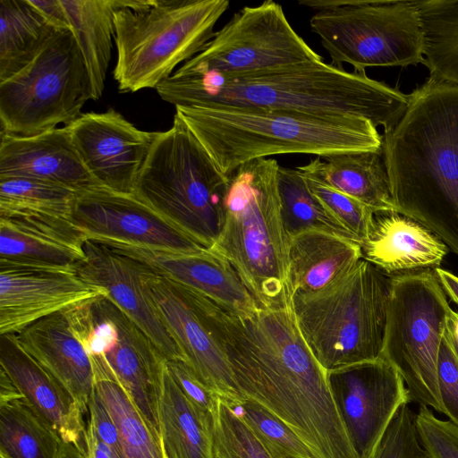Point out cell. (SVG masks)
<instances>
[{"instance_id": "1", "label": "cell", "mask_w": 458, "mask_h": 458, "mask_svg": "<svg viewBox=\"0 0 458 458\" xmlns=\"http://www.w3.org/2000/svg\"><path fill=\"white\" fill-rule=\"evenodd\" d=\"M193 300L245 398L281 419L315 458H359L335 404L327 371L299 328L293 300L248 316L226 310L197 292Z\"/></svg>"}, {"instance_id": "2", "label": "cell", "mask_w": 458, "mask_h": 458, "mask_svg": "<svg viewBox=\"0 0 458 458\" xmlns=\"http://www.w3.org/2000/svg\"><path fill=\"white\" fill-rule=\"evenodd\" d=\"M176 106H239L316 116H358L384 131L403 116L409 95L366 72L322 60L241 73L186 74L177 70L156 88Z\"/></svg>"}, {"instance_id": "3", "label": "cell", "mask_w": 458, "mask_h": 458, "mask_svg": "<svg viewBox=\"0 0 458 458\" xmlns=\"http://www.w3.org/2000/svg\"><path fill=\"white\" fill-rule=\"evenodd\" d=\"M395 211L458 256V85L431 76L382 136Z\"/></svg>"}, {"instance_id": "4", "label": "cell", "mask_w": 458, "mask_h": 458, "mask_svg": "<svg viewBox=\"0 0 458 458\" xmlns=\"http://www.w3.org/2000/svg\"><path fill=\"white\" fill-rule=\"evenodd\" d=\"M175 114L227 177L249 161L275 155L327 157L382 148V136L364 117L223 106H176Z\"/></svg>"}, {"instance_id": "5", "label": "cell", "mask_w": 458, "mask_h": 458, "mask_svg": "<svg viewBox=\"0 0 458 458\" xmlns=\"http://www.w3.org/2000/svg\"><path fill=\"white\" fill-rule=\"evenodd\" d=\"M278 162L258 158L230 176L224 201V225L208 249L227 259L260 308L293 300L289 238L277 187Z\"/></svg>"}, {"instance_id": "6", "label": "cell", "mask_w": 458, "mask_h": 458, "mask_svg": "<svg viewBox=\"0 0 458 458\" xmlns=\"http://www.w3.org/2000/svg\"><path fill=\"white\" fill-rule=\"evenodd\" d=\"M228 0H121L114 14L120 92L156 89L215 35Z\"/></svg>"}, {"instance_id": "7", "label": "cell", "mask_w": 458, "mask_h": 458, "mask_svg": "<svg viewBox=\"0 0 458 458\" xmlns=\"http://www.w3.org/2000/svg\"><path fill=\"white\" fill-rule=\"evenodd\" d=\"M229 177L176 114L157 131L133 195L201 246L210 249L224 225Z\"/></svg>"}, {"instance_id": "8", "label": "cell", "mask_w": 458, "mask_h": 458, "mask_svg": "<svg viewBox=\"0 0 458 458\" xmlns=\"http://www.w3.org/2000/svg\"><path fill=\"white\" fill-rule=\"evenodd\" d=\"M389 299V276L361 259L324 289L295 293L299 328L327 372L381 354Z\"/></svg>"}, {"instance_id": "9", "label": "cell", "mask_w": 458, "mask_h": 458, "mask_svg": "<svg viewBox=\"0 0 458 458\" xmlns=\"http://www.w3.org/2000/svg\"><path fill=\"white\" fill-rule=\"evenodd\" d=\"M316 9L310 25L335 66L355 72L423 62L424 38L416 1L301 0Z\"/></svg>"}, {"instance_id": "10", "label": "cell", "mask_w": 458, "mask_h": 458, "mask_svg": "<svg viewBox=\"0 0 458 458\" xmlns=\"http://www.w3.org/2000/svg\"><path fill=\"white\" fill-rule=\"evenodd\" d=\"M452 308L434 269L389 276L386 324L380 356L403 377L411 401L445 414L438 356Z\"/></svg>"}, {"instance_id": "11", "label": "cell", "mask_w": 458, "mask_h": 458, "mask_svg": "<svg viewBox=\"0 0 458 458\" xmlns=\"http://www.w3.org/2000/svg\"><path fill=\"white\" fill-rule=\"evenodd\" d=\"M93 99L89 74L70 30L56 31L35 59L0 81L1 132L29 137L68 125Z\"/></svg>"}, {"instance_id": "12", "label": "cell", "mask_w": 458, "mask_h": 458, "mask_svg": "<svg viewBox=\"0 0 458 458\" xmlns=\"http://www.w3.org/2000/svg\"><path fill=\"white\" fill-rule=\"evenodd\" d=\"M316 60L322 57L293 30L282 5L267 0L236 12L202 51L177 71L241 73Z\"/></svg>"}, {"instance_id": "13", "label": "cell", "mask_w": 458, "mask_h": 458, "mask_svg": "<svg viewBox=\"0 0 458 458\" xmlns=\"http://www.w3.org/2000/svg\"><path fill=\"white\" fill-rule=\"evenodd\" d=\"M89 357L116 377L153 434L162 441L159 397L165 358L148 336L109 298L91 302Z\"/></svg>"}, {"instance_id": "14", "label": "cell", "mask_w": 458, "mask_h": 458, "mask_svg": "<svg viewBox=\"0 0 458 458\" xmlns=\"http://www.w3.org/2000/svg\"><path fill=\"white\" fill-rule=\"evenodd\" d=\"M328 386L359 458H373L388 427L411 397L397 369L379 356L327 372Z\"/></svg>"}, {"instance_id": "15", "label": "cell", "mask_w": 458, "mask_h": 458, "mask_svg": "<svg viewBox=\"0 0 458 458\" xmlns=\"http://www.w3.org/2000/svg\"><path fill=\"white\" fill-rule=\"evenodd\" d=\"M70 221L85 240L193 253L204 250L133 194L98 186L75 194Z\"/></svg>"}, {"instance_id": "16", "label": "cell", "mask_w": 458, "mask_h": 458, "mask_svg": "<svg viewBox=\"0 0 458 458\" xmlns=\"http://www.w3.org/2000/svg\"><path fill=\"white\" fill-rule=\"evenodd\" d=\"M147 266V265H146ZM146 289L184 360L232 408L246 399L238 390L227 359L195 305L189 289L147 266Z\"/></svg>"}, {"instance_id": "17", "label": "cell", "mask_w": 458, "mask_h": 458, "mask_svg": "<svg viewBox=\"0 0 458 458\" xmlns=\"http://www.w3.org/2000/svg\"><path fill=\"white\" fill-rule=\"evenodd\" d=\"M93 300L48 315L13 334L17 344L68 390L84 414L94 388L88 347Z\"/></svg>"}, {"instance_id": "18", "label": "cell", "mask_w": 458, "mask_h": 458, "mask_svg": "<svg viewBox=\"0 0 458 458\" xmlns=\"http://www.w3.org/2000/svg\"><path fill=\"white\" fill-rule=\"evenodd\" d=\"M67 126L81 160L97 182L133 194L157 132L136 128L113 108L81 114Z\"/></svg>"}, {"instance_id": "19", "label": "cell", "mask_w": 458, "mask_h": 458, "mask_svg": "<svg viewBox=\"0 0 458 458\" xmlns=\"http://www.w3.org/2000/svg\"><path fill=\"white\" fill-rule=\"evenodd\" d=\"M106 296L83 280L75 267L0 260V335L16 334L70 306Z\"/></svg>"}, {"instance_id": "20", "label": "cell", "mask_w": 458, "mask_h": 458, "mask_svg": "<svg viewBox=\"0 0 458 458\" xmlns=\"http://www.w3.org/2000/svg\"><path fill=\"white\" fill-rule=\"evenodd\" d=\"M85 259L75 266L87 283L109 298L154 343L165 360L183 359L144 284L147 266L94 241L85 240Z\"/></svg>"}, {"instance_id": "21", "label": "cell", "mask_w": 458, "mask_h": 458, "mask_svg": "<svg viewBox=\"0 0 458 458\" xmlns=\"http://www.w3.org/2000/svg\"><path fill=\"white\" fill-rule=\"evenodd\" d=\"M105 245L133 258L172 281L197 291L236 315H251L260 309L231 263L208 249L185 253L122 243Z\"/></svg>"}, {"instance_id": "22", "label": "cell", "mask_w": 458, "mask_h": 458, "mask_svg": "<svg viewBox=\"0 0 458 458\" xmlns=\"http://www.w3.org/2000/svg\"><path fill=\"white\" fill-rule=\"evenodd\" d=\"M0 369L62 441L85 454L84 413L68 390L17 344L13 334L0 335Z\"/></svg>"}, {"instance_id": "23", "label": "cell", "mask_w": 458, "mask_h": 458, "mask_svg": "<svg viewBox=\"0 0 458 458\" xmlns=\"http://www.w3.org/2000/svg\"><path fill=\"white\" fill-rule=\"evenodd\" d=\"M0 136V177L40 179L76 192L100 186L81 160L67 125L29 137Z\"/></svg>"}, {"instance_id": "24", "label": "cell", "mask_w": 458, "mask_h": 458, "mask_svg": "<svg viewBox=\"0 0 458 458\" xmlns=\"http://www.w3.org/2000/svg\"><path fill=\"white\" fill-rule=\"evenodd\" d=\"M85 239L69 218L45 215L0 216V260L72 267L85 259Z\"/></svg>"}, {"instance_id": "25", "label": "cell", "mask_w": 458, "mask_h": 458, "mask_svg": "<svg viewBox=\"0 0 458 458\" xmlns=\"http://www.w3.org/2000/svg\"><path fill=\"white\" fill-rule=\"evenodd\" d=\"M362 259L387 276L440 267L447 246L418 222L397 212L375 213Z\"/></svg>"}, {"instance_id": "26", "label": "cell", "mask_w": 458, "mask_h": 458, "mask_svg": "<svg viewBox=\"0 0 458 458\" xmlns=\"http://www.w3.org/2000/svg\"><path fill=\"white\" fill-rule=\"evenodd\" d=\"M362 259L360 244L324 231L289 238V277L295 293L318 292L349 272Z\"/></svg>"}, {"instance_id": "27", "label": "cell", "mask_w": 458, "mask_h": 458, "mask_svg": "<svg viewBox=\"0 0 458 458\" xmlns=\"http://www.w3.org/2000/svg\"><path fill=\"white\" fill-rule=\"evenodd\" d=\"M317 157L296 167L370 208L375 213L396 212L382 148Z\"/></svg>"}, {"instance_id": "28", "label": "cell", "mask_w": 458, "mask_h": 458, "mask_svg": "<svg viewBox=\"0 0 458 458\" xmlns=\"http://www.w3.org/2000/svg\"><path fill=\"white\" fill-rule=\"evenodd\" d=\"M159 422L166 458H215L214 420L183 394L165 362L159 397Z\"/></svg>"}, {"instance_id": "29", "label": "cell", "mask_w": 458, "mask_h": 458, "mask_svg": "<svg viewBox=\"0 0 458 458\" xmlns=\"http://www.w3.org/2000/svg\"><path fill=\"white\" fill-rule=\"evenodd\" d=\"M85 61L94 100L103 93L114 37V14L121 0H61Z\"/></svg>"}, {"instance_id": "30", "label": "cell", "mask_w": 458, "mask_h": 458, "mask_svg": "<svg viewBox=\"0 0 458 458\" xmlns=\"http://www.w3.org/2000/svg\"><path fill=\"white\" fill-rule=\"evenodd\" d=\"M56 31L30 0H0V81L30 64Z\"/></svg>"}, {"instance_id": "31", "label": "cell", "mask_w": 458, "mask_h": 458, "mask_svg": "<svg viewBox=\"0 0 458 458\" xmlns=\"http://www.w3.org/2000/svg\"><path fill=\"white\" fill-rule=\"evenodd\" d=\"M90 360L94 390L115 426L124 458H166L162 441L150 430L116 377L101 360Z\"/></svg>"}, {"instance_id": "32", "label": "cell", "mask_w": 458, "mask_h": 458, "mask_svg": "<svg viewBox=\"0 0 458 458\" xmlns=\"http://www.w3.org/2000/svg\"><path fill=\"white\" fill-rule=\"evenodd\" d=\"M430 76L458 85V0L416 1Z\"/></svg>"}, {"instance_id": "33", "label": "cell", "mask_w": 458, "mask_h": 458, "mask_svg": "<svg viewBox=\"0 0 458 458\" xmlns=\"http://www.w3.org/2000/svg\"><path fill=\"white\" fill-rule=\"evenodd\" d=\"M61 444L23 396L0 403V458H58Z\"/></svg>"}, {"instance_id": "34", "label": "cell", "mask_w": 458, "mask_h": 458, "mask_svg": "<svg viewBox=\"0 0 458 458\" xmlns=\"http://www.w3.org/2000/svg\"><path fill=\"white\" fill-rule=\"evenodd\" d=\"M277 187L282 220L288 238L305 231L318 230L358 242L313 195L298 169L279 166Z\"/></svg>"}, {"instance_id": "35", "label": "cell", "mask_w": 458, "mask_h": 458, "mask_svg": "<svg viewBox=\"0 0 458 458\" xmlns=\"http://www.w3.org/2000/svg\"><path fill=\"white\" fill-rule=\"evenodd\" d=\"M76 191L31 177H0V216L45 215L70 219Z\"/></svg>"}, {"instance_id": "36", "label": "cell", "mask_w": 458, "mask_h": 458, "mask_svg": "<svg viewBox=\"0 0 458 458\" xmlns=\"http://www.w3.org/2000/svg\"><path fill=\"white\" fill-rule=\"evenodd\" d=\"M232 409L273 458H315L289 426L256 401L246 398Z\"/></svg>"}, {"instance_id": "37", "label": "cell", "mask_w": 458, "mask_h": 458, "mask_svg": "<svg viewBox=\"0 0 458 458\" xmlns=\"http://www.w3.org/2000/svg\"><path fill=\"white\" fill-rule=\"evenodd\" d=\"M215 458H273L232 407L219 398L213 424Z\"/></svg>"}, {"instance_id": "38", "label": "cell", "mask_w": 458, "mask_h": 458, "mask_svg": "<svg viewBox=\"0 0 458 458\" xmlns=\"http://www.w3.org/2000/svg\"><path fill=\"white\" fill-rule=\"evenodd\" d=\"M304 177L313 195L360 243L369 237L375 216L370 208L317 179Z\"/></svg>"}, {"instance_id": "39", "label": "cell", "mask_w": 458, "mask_h": 458, "mask_svg": "<svg viewBox=\"0 0 458 458\" xmlns=\"http://www.w3.org/2000/svg\"><path fill=\"white\" fill-rule=\"evenodd\" d=\"M414 424L426 458H458V427L453 422L420 405Z\"/></svg>"}, {"instance_id": "40", "label": "cell", "mask_w": 458, "mask_h": 458, "mask_svg": "<svg viewBox=\"0 0 458 458\" xmlns=\"http://www.w3.org/2000/svg\"><path fill=\"white\" fill-rule=\"evenodd\" d=\"M414 415L403 406L388 427L373 458H424L418 438Z\"/></svg>"}, {"instance_id": "41", "label": "cell", "mask_w": 458, "mask_h": 458, "mask_svg": "<svg viewBox=\"0 0 458 458\" xmlns=\"http://www.w3.org/2000/svg\"><path fill=\"white\" fill-rule=\"evenodd\" d=\"M165 365L183 394L200 411L215 420L219 396L198 377L184 360H165Z\"/></svg>"}, {"instance_id": "42", "label": "cell", "mask_w": 458, "mask_h": 458, "mask_svg": "<svg viewBox=\"0 0 458 458\" xmlns=\"http://www.w3.org/2000/svg\"><path fill=\"white\" fill-rule=\"evenodd\" d=\"M437 372L445 415L458 427V356L445 331L439 351Z\"/></svg>"}, {"instance_id": "43", "label": "cell", "mask_w": 458, "mask_h": 458, "mask_svg": "<svg viewBox=\"0 0 458 458\" xmlns=\"http://www.w3.org/2000/svg\"><path fill=\"white\" fill-rule=\"evenodd\" d=\"M46 19L58 30H70L61 0H30Z\"/></svg>"}, {"instance_id": "44", "label": "cell", "mask_w": 458, "mask_h": 458, "mask_svg": "<svg viewBox=\"0 0 458 458\" xmlns=\"http://www.w3.org/2000/svg\"><path fill=\"white\" fill-rule=\"evenodd\" d=\"M434 270L446 295L458 305V276L441 267Z\"/></svg>"}, {"instance_id": "45", "label": "cell", "mask_w": 458, "mask_h": 458, "mask_svg": "<svg viewBox=\"0 0 458 458\" xmlns=\"http://www.w3.org/2000/svg\"><path fill=\"white\" fill-rule=\"evenodd\" d=\"M84 454L73 445L62 441L58 458H85Z\"/></svg>"}, {"instance_id": "46", "label": "cell", "mask_w": 458, "mask_h": 458, "mask_svg": "<svg viewBox=\"0 0 458 458\" xmlns=\"http://www.w3.org/2000/svg\"><path fill=\"white\" fill-rule=\"evenodd\" d=\"M424 458H426V457H424Z\"/></svg>"}]
</instances>
